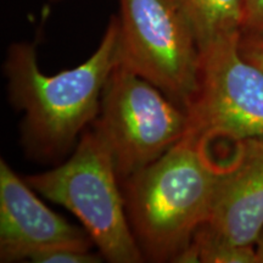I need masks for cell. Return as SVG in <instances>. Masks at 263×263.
I'll use <instances>...</instances> for the list:
<instances>
[{
    "label": "cell",
    "instance_id": "1",
    "mask_svg": "<svg viewBox=\"0 0 263 263\" xmlns=\"http://www.w3.org/2000/svg\"><path fill=\"white\" fill-rule=\"evenodd\" d=\"M120 22L112 16L93 54L54 76L39 68L35 45L14 43L5 59L10 100L25 114L22 144L39 160L60 157L98 117L105 84L120 60Z\"/></svg>",
    "mask_w": 263,
    "mask_h": 263
},
{
    "label": "cell",
    "instance_id": "2",
    "mask_svg": "<svg viewBox=\"0 0 263 263\" xmlns=\"http://www.w3.org/2000/svg\"><path fill=\"white\" fill-rule=\"evenodd\" d=\"M221 167L207 144L182 138L162 156L126 180V207L144 256L173 262L206 224Z\"/></svg>",
    "mask_w": 263,
    "mask_h": 263
},
{
    "label": "cell",
    "instance_id": "3",
    "mask_svg": "<svg viewBox=\"0 0 263 263\" xmlns=\"http://www.w3.org/2000/svg\"><path fill=\"white\" fill-rule=\"evenodd\" d=\"M118 179L111 151L94 128L82 136L66 162L29 176L26 182L42 196L73 213L108 262H143L144 254L132 229Z\"/></svg>",
    "mask_w": 263,
    "mask_h": 263
},
{
    "label": "cell",
    "instance_id": "4",
    "mask_svg": "<svg viewBox=\"0 0 263 263\" xmlns=\"http://www.w3.org/2000/svg\"><path fill=\"white\" fill-rule=\"evenodd\" d=\"M186 123L185 108L118 60L94 128L107 144L120 179L162 156L184 137Z\"/></svg>",
    "mask_w": 263,
    "mask_h": 263
},
{
    "label": "cell",
    "instance_id": "5",
    "mask_svg": "<svg viewBox=\"0 0 263 263\" xmlns=\"http://www.w3.org/2000/svg\"><path fill=\"white\" fill-rule=\"evenodd\" d=\"M120 62L185 108L200 49L179 0H120Z\"/></svg>",
    "mask_w": 263,
    "mask_h": 263
},
{
    "label": "cell",
    "instance_id": "6",
    "mask_svg": "<svg viewBox=\"0 0 263 263\" xmlns=\"http://www.w3.org/2000/svg\"><path fill=\"white\" fill-rule=\"evenodd\" d=\"M241 35L200 50L195 93L185 106L183 138L209 143L215 138L263 139V72L240 52Z\"/></svg>",
    "mask_w": 263,
    "mask_h": 263
},
{
    "label": "cell",
    "instance_id": "7",
    "mask_svg": "<svg viewBox=\"0 0 263 263\" xmlns=\"http://www.w3.org/2000/svg\"><path fill=\"white\" fill-rule=\"evenodd\" d=\"M32 190L0 161V261L31 259L62 246L89 249V234L49 209Z\"/></svg>",
    "mask_w": 263,
    "mask_h": 263
},
{
    "label": "cell",
    "instance_id": "8",
    "mask_svg": "<svg viewBox=\"0 0 263 263\" xmlns=\"http://www.w3.org/2000/svg\"><path fill=\"white\" fill-rule=\"evenodd\" d=\"M206 226L229 241L255 246L263 229V139L238 141L234 159L219 168Z\"/></svg>",
    "mask_w": 263,
    "mask_h": 263
},
{
    "label": "cell",
    "instance_id": "9",
    "mask_svg": "<svg viewBox=\"0 0 263 263\" xmlns=\"http://www.w3.org/2000/svg\"><path fill=\"white\" fill-rule=\"evenodd\" d=\"M200 50L232 35H241L242 0H179Z\"/></svg>",
    "mask_w": 263,
    "mask_h": 263
},
{
    "label": "cell",
    "instance_id": "10",
    "mask_svg": "<svg viewBox=\"0 0 263 263\" xmlns=\"http://www.w3.org/2000/svg\"><path fill=\"white\" fill-rule=\"evenodd\" d=\"M192 245L202 263H257L255 246L229 241L206 224L196 230Z\"/></svg>",
    "mask_w": 263,
    "mask_h": 263
},
{
    "label": "cell",
    "instance_id": "11",
    "mask_svg": "<svg viewBox=\"0 0 263 263\" xmlns=\"http://www.w3.org/2000/svg\"><path fill=\"white\" fill-rule=\"evenodd\" d=\"M103 259V256L91 254L89 249L62 246L33 256L31 261L35 263H98Z\"/></svg>",
    "mask_w": 263,
    "mask_h": 263
},
{
    "label": "cell",
    "instance_id": "12",
    "mask_svg": "<svg viewBox=\"0 0 263 263\" xmlns=\"http://www.w3.org/2000/svg\"><path fill=\"white\" fill-rule=\"evenodd\" d=\"M241 37L263 38V0H242Z\"/></svg>",
    "mask_w": 263,
    "mask_h": 263
},
{
    "label": "cell",
    "instance_id": "13",
    "mask_svg": "<svg viewBox=\"0 0 263 263\" xmlns=\"http://www.w3.org/2000/svg\"><path fill=\"white\" fill-rule=\"evenodd\" d=\"M240 52L246 60L263 72V38L241 37Z\"/></svg>",
    "mask_w": 263,
    "mask_h": 263
},
{
    "label": "cell",
    "instance_id": "14",
    "mask_svg": "<svg viewBox=\"0 0 263 263\" xmlns=\"http://www.w3.org/2000/svg\"><path fill=\"white\" fill-rule=\"evenodd\" d=\"M256 255H257V263H263V229L259 233L257 240L255 242Z\"/></svg>",
    "mask_w": 263,
    "mask_h": 263
},
{
    "label": "cell",
    "instance_id": "15",
    "mask_svg": "<svg viewBox=\"0 0 263 263\" xmlns=\"http://www.w3.org/2000/svg\"><path fill=\"white\" fill-rule=\"evenodd\" d=\"M51 2H59V0H51Z\"/></svg>",
    "mask_w": 263,
    "mask_h": 263
}]
</instances>
